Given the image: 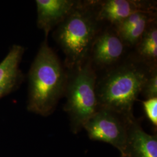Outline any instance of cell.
Segmentation results:
<instances>
[{
    "mask_svg": "<svg viewBox=\"0 0 157 157\" xmlns=\"http://www.w3.org/2000/svg\"><path fill=\"white\" fill-rule=\"evenodd\" d=\"M121 157H129L126 155H121Z\"/></svg>",
    "mask_w": 157,
    "mask_h": 157,
    "instance_id": "cell-16",
    "label": "cell"
},
{
    "mask_svg": "<svg viewBox=\"0 0 157 157\" xmlns=\"http://www.w3.org/2000/svg\"><path fill=\"white\" fill-rule=\"evenodd\" d=\"M124 47L114 28L107 29L97 34L89 59L94 68L108 69L118 64L124 55Z\"/></svg>",
    "mask_w": 157,
    "mask_h": 157,
    "instance_id": "cell-6",
    "label": "cell"
},
{
    "mask_svg": "<svg viewBox=\"0 0 157 157\" xmlns=\"http://www.w3.org/2000/svg\"><path fill=\"white\" fill-rule=\"evenodd\" d=\"M156 13V12H139L131 15L123 21L112 26L120 36L134 28L139 23L150 17L152 15Z\"/></svg>",
    "mask_w": 157,
    "mask_h": 157,
    "instance_id": "cell-13",
    "label": "cell"
},
{
    "mask_svg": "<svg viewBox=\"0 0 157 157\" xmlns=\"http://www.w3.org/2000/svg\"><path fill=\"white\" fill-rule=\"evenodd\" d=\"M155 20H157V13L148 17L134 28L120 35L119 36L124 41V45L129 47H135L145 32L148 25Z\"/></svg>",
    "mask_w": 157,
    "mask_h": 157,
    "instance_id": "cell-12",
    "label": "cell"
},
{
    "mask_svg": "<svg viewBox=\"0 0 157 157\" xmlns=\"http://www.w3.org/2000/svg\"><path fill=\"white\" fill-rule=\"evenodd\" d=\"M96 1H78L56 29L55 37L65 56V65L72 69L89 59L95 37L100 32Z\"/></svg>",
    "mask_w": 157,
    "mask_h": 157,
    "instance_id": "cell-3",
    "label": "cell"
},
{
    "mask_svg": "<svg viewBox=\"0 0 157 157\" xmlns=\"http://www.w3.org/2000/svg\"><path fill=\"white\" fill-rule=\"evenodd\" d=\"M142 103L147 118L154 127L157 128V97L146 99Z\"/></svg>",
    "mask_w": 157,
    "mask_h": 157,
    "instance_id": "cell-15",
    "label": "cell"
},
{
    "mask_svg": "<svg viewBox=\"0 0 157 157\" xmlns=\"http://www.w3.org/2000/svg\"><path fill=\"white\" fill-rule=\"evenodd\" d=\"M97 75L89 59L77 67L68 69L64 110L68 115L71 130L77 134L99 108L95 86Z\"/></svg>",
    "mask_w": 157,
    "mask_h": 157,
    "instance_id": "cell-4",
    "label": "cell"
},
{
    "mask_svg": "<svg viewBox=\"0 0 157 157\" xmlns=\"http://www.w3.org/2000/svg\"><path fill=\"white\" fill-rule=\"evenodd\" d=\"M129 157H157V136L142 128L136 118L127 121L125 154Z\"/></svg>",
    "mask_w": 157,
    "mask_h": 157,
    "instance_id": "cell-9",
    "label": "cell"
},
{
    "mask_svg": "<svg viewBox=\"0 0 157 157\" xmlns=\"http://www.w3.org/2000/svg\"><path fill=\"white\" fill-rule=\"evenodd\" d=\"M24 52L22 46L13 45L0 62V99L16 90L22 82L19 65Z\"/></svg>",
    "mask_w": 157,
    "mask_h": 157,
    "instance_id": "cell-10",
    "label": "cell"
},
{
    "mask_svg": "<svg viewBox=\"0 0 157 157\" xmlns=\"http://www.w3.org/2000/svg\"><path fill=\"white\" fill-rule=\"evenodd\" d=\"M78 2L74 0H36L37 26L44 30L45 38L51 30L69 15Z\"/></svg>",
    "mask_w": 157,
    "mask_h": 157,
    "instance_id": "cell-8",
    "label": "cell"
},
{
    "mask_svg": "<svg viewBox=\"0 0 157 157\" xmlns=\"http://www.w3.org/2000/svg\"><path fill=\"white\" fill-rule=\"evenodd\" d=\"M156 2L142 0L96 1L97 17L112 26L139 12H156Z\"/></svg>",
    "mask_w": 157,
    "mask_h": 157,
    "instance_id": "cell-7",
    "label": "cell"
},
{
    "mask_svg": "<svg viewBox=\"0 0 157 157\" xmlns=\"http://www.w3.org/2000/svg\"><path fill=\"white\" fill-rule=\"evenodd\" d=\"M91 140L104 142L125 154L127 120L116 112L99 107L83 127Z\"/></svg>",
    "mask_w": 157,
    "mask_h": 157,
    "instance_id": "cell-5",
    "label": "cell"
},
{
    "mask_svg": "<svg viewBox=\"0 0 157 157\" xmlns=\"http://www.w3.org/2000/svg\"><path fill=\"white\" fill-rule=\"evenodd\" d=\"M154 68L136 58H130L107 69L100 80L97 79L95 91L99 107L116 112L127 121L135 118V101Z\"/></svg>",
    "mask_w": 157,
    "mask_h": 157,
    "instance_id": "cell-1",
    "label": "cell"
},
{
    "mask_svg": "<svg viewBox=\"0 0 157 157\" xmlns=\"http://www.w3.org/2000/svg\"><path fill=\"white\" fill-rule=\"evenodd\" d=\"M146 99L157 97V67L153 69L141 91Z\"/></svg>",
    "mask_w": 157,
    "mask_h": 157,
    "instance_id": "cell-14",
    "label": "cell"
},
{
    "mask_svg": "<svg viewBox=\"0 0 157 157\" xmlns=\"http://www.w3.org/2000/svg\"><path fill=\"white\" fill-rule=\"evenodd\" d=\"M135 47L137 59L151 68L157 67V20L148 25Z\"/></svg>",
    "mask_w": 157,
    "mask_h": 157,
    "instance_id": "cell-11",
    "label": "cell"
},
{
    "mask_svg": "<svg viewBox=\"0 0 157 157\" xmlns=\"http://www.w3.org/2000/svg\"><path fill=\"white\" fill-rule=\"evenodd\" d=\"M29 111L48 116L65 94L67 71L47 42H43L29 72Z\"/></svg>",
    "mask_w": 157,
    "mask_h": 157,
    "instance_id": "cell-2",
    "label": "cell"
}]
</instances>
